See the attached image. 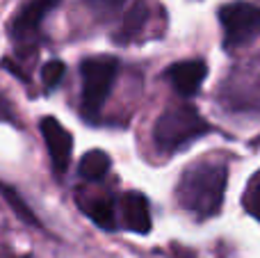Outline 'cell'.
<instances>
[{
  "label": "cell",
  "mask_w": 260,
  "mask_h": 258,
  "mask_svg": "<svg viewBox=\"0 0 260 258\" xmlns=\"http://www.w3.org/2000/svg\"><path fill=\"white\" fill-rule=\"evenodd\" d=\"M229 167L221 160H197L183 172L176 185V199L180 208L208 219L217 215L224 204Z\"/></svg>",
  "instance_id": "6da1fadb"
},
{
  "label": "cell",
  "mask_w": 260,
  "mask_h": 258,
  "mask_svg": "<svg viewBox=\"0 0 260 258\" xmlns=\"http://www.w3.org/2000/svg\"><path fill=\"white\" fill-rule=\"evenodd\" d=\"M206 133H210V123L197 112V108L174 105L157 117L155 126H153V140H155L157 149L176 151L187 142L199 140Z\"/></svg>",
  "instance_id": "7a4b0ae2"
},
{
  "label": "cell",
  "mask_w": 260,
  "mask_h": 258,
  "mask_svg": "<svg viewBox=\"0 0 260 258\" xmlns=\"http://www.w3.org/2000/svg\"><path fill=\"white\" fill-rule=\"evenodd\" d=\"M119 62L110 55L101 57H89L80 64L82 76V110L87 114H99L105 105L112 85L117 80Z\"/></svg>",
  "instance_id": "3957f363"
},
{
  "label": "cell",
  "mask_w": 260,
  "mask_h": 258,
  "mask_svg": "<svg viewBox=\"0 0 260 258\" xmlns=\"http://www.w3.org/2000/svg\"><path fill=\"white\" fill-rule=\"evenodd\" d=\"M219 23L224 30V48L238 50L260 37V5L235 0L219 9Z\"/></svg>",
  "instance_id": "277c9868"
},
{
  "label": "cell",
  "mask_w": 260,
  "mask_h": 258,
  "mask_svg": "<svg viewBox=\"0 0 260 258\" xmlns=\"http://www.w3.org/2000/svg\"><path fill=\"white\" fill-rule=\"evenodd\" d=\"M41 135H44L46 149H48L50 163H53L55 172L64 174L71 163V151H73V137L62 123L55 117H44L41 119Z\"/></svg>",
  "instance_id": "5b68a950"
},
{
  "label": "cell",
  "mask_w": 260,
  "mask_h": 258,
  "mask_svg": "<svg viewBox=\"0 0 260 258\" xmlns=\"http://www.w3.org/2000/svg\"><path fill=\"white\" fill-rule=\"evenodd\" d=\"M206 76H208V67L201 59H183V62L171 64L165 71V78L180 96H194L201 89Z\"/></svg>",
  "instance_id": "8992f818"
},
{
  "label": "cell",
  "mask_w": 260,
  "mask_h": 258,
  "mask_svg": "<svg viewBox=\"0 0 260 258\" xmlns=\"http://www.w3.org/2000/svg\"><path fill=\"white\" fill-rule=\"evenodd\" d=\"M59 5V0H27L16 14H14L12 21V30L16 39H30L32 35H37L44 16L55 9Z\"/></svg>",
  "instance_id": "52a82bcc"
},
{
  "label": "cell",
  "mask_w": 260,
  "mask_h": 258,
  "mask_svg": "<svg viewBox=\"0 0 260 258\" xmlns=\"http://www.w3.org/2000/svg\"><path fill=\"white\" fill-rule=\"evenodd\" d=\"M119 208H121V219L123 227L128 231L135 233H148L151 231V208H148V201L142 192H126L119 201Z\"/></svg>",
  "instance_id": "ba28073f"
},
{
  "label": "cell",
  "mask_w": 260,
  "mask_h": 258,
  "mask_svg": "<svg viewBox=\"0 0 260 258\" xmlns=\"http://www.w3.org/2000/svg\"><path fill=\"white\" fill-rule=\"evenodd\" d=\"M148 18H151V7L146 5V0H135L128 12L123 14L121 27L117 30L114 39H117L119 44H128V41L137 39L144 32V27H146Z\"/></svg>",
  "instance_id": "9c48e42d"
},
{
  "label": "cell",
  "mask_w": 260,
  "mask_h": 258,
  "mask_svg": "<svg viewBox=\"0 0 260 258\" xmlns=\"http://www.w3.org/2000/svg\"><path fill=\"white\" fill-rule=\"evenodd\" d=\"M78 204L101 229H105V231H114L117 229V208H114V201L108 195H94L89 199L80 197Z\"/></svg>",
  "instance_id": "30bf717a"
},
{
  "label": "cell",
  "mask_w": 260,
  "mask_h": 258,
  "mask_svg": "<svg viewBox=\"0 0 260 258\" xmlns=\"http://www.w3.org/2000/svg\"><path fill=\"white\" fill-rule=\"evenodd\" d=\"M108 172H110V155L101 149H94V151H89V153H85L80 165H78V174H80L85 181H101Z\"/></svg>",
  "instance_id": "8fae6325"
},
{
  "label": "cell",
  "mask_w": 260,
  "mask_h": 258,
  "mask_svg": "<svg viewBox=\"0 0 260 258\" xmlns=\"http://www.w3.org/2000/svg\"><path fill=\"white\" fill-rule=\"evenodd\" d=\"M0 195L5 197V201H7L9 206H12V210L18 215V217H23V222H30V224H37V217L32 215V210L25 206V201L21 199V195H18L14 187L5 185V183H0Z\"/></svg>",
  "instance_id": "7c38bea8"
},
{
  "label": "cell",
  "mask_w": 260,
  "mask_h": 258,
  "mask_svg": "<svg viewBox=\"0 0 260 258\" xmlns=\"http://www.w3.org/2000/svg\"><path fill=\"white\" fill-rule=\"evenodd\" d=\"M242 204H244V208H247V213L253 215L260 222V172L253 174V178L249 181L247 192H244V197H242Z\"/></svg>",
  "instance_id": "4fadbf2b"
},
{
  "label": "cell",
  "mask_w": 260,
  "mask_h": 258,
  "mask_svg": "<svg viewBox=\"0 0 260 258\" xmlns=\"http://www.w3.org/2000/svg\"><path fill=\"white\" fill-rule=\"evenodd\" d=\"M64 71H67V67H64V62H59V59H53V62L44 64V69H41V82H44L46 89L57 87L64 78Z\"/></svg>",
  "instance_id": "5bb4252c"
},
{
  "label": "cell",
  "mask_w": 260,
  "mask_h": 258,
  "mask_svg": "<svg viewBox=\"0 0 260 258\" xmlns=\"http://www.w3.org/2000/svg\"><path fill=\"white\" fill-rule=\"evenodd\" d=\"M0 121H16L14 117V108L3 94H0Z\"/></svg>",
  "instance_id": "9a60e30c"
}]
</instances>
